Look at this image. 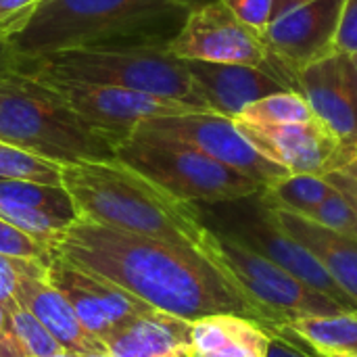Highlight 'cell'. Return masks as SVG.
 <instances>
[{
    "mask_svg": "<svg viewBox=\"0 0 357 357\" xmlns=\"http://www.w3.org/2000/svg\"><path fill=\"white\" fill-rule=\"evenodd\" d=\"M71 264L105 276L146 305L197 322L234 314L270 326L268 314L201 249L107 228L77 218L54 249Z\"/></svg>",
    "mask_w": 357,
    "mask_h": 357,
    "instance_id": "cell-1",
    "label": "cell"
},
{
    "mask_svg": "<svg viewBox=\"0 0 357 357\" xmlns=\"http://www.w3.org/2000/svg\"><path fill=\"white\" fill-rule=\"evenodd\" d=\"M61 182L77 218L203 251L209 226L184 203L117 157L61 165Z\"/></svg>",
    "mask_w": 357,
    "mask_h": 357,
    "instance_id": "cell-2",
    "label": "cell"
},
{
    "mask_svg": "<svg viewBox=\"0 0 357 357\" xmlns=\"http://www.w3.org/2000/svg\"><path fill=\"white\" fill-rule=\"evenodd\" d=\"M190 8L180 0H40L0 40L2 59H36L117 40H165Z\"/></svg>",
    "mask_w": 357,
    "mask_h": 357,
    "instance_id": "cell-3",
    "label": "cell"
},
{
    "mask_svg": "<svg viewBox=\"0 0 357 357\" xmlns=\"http://www.w3.org/2000/svg\"><path fill=\"white\" fill-rule=\"evenodd\" d=\"M8 67L50 84L117 86L211 111L184 59L165 40H117L69 48L36 59H0ZM213 113V111H211Z\"/></svg>",
    "mask_w": 357,
    "mask_h": 357,
    "instance_id": "cell-4",
    "label": "cell"
},
{
    "mask_svg": "<svg viewBox=\"0 0 357 357\" xmlns=\"http://www.w3.org/2000/svg\"><path fill=\"white\" fill-rule=\"evenodd\" d=\"M0 140L59 165L115 157V142L86 123L54 84L2 61Z\"/></svg>",
    "mask_w": 357,
    "mask_h": 357,
    "instance_id": "cell-5",
    "label": "cell"
},
{
    "mask_svg": "<svg viewBox=\"0 0 357 357\" xmlns=\"http://www.w3.org/2000/svg\"><path fill=\"white\" fill-rule=\"evenodd\" d=\"M115 157L176 199L192 205L245 201L264 190L249 176L218 163L180 140L140 126L115 146Z\"/></svg>",
    "mask_w": 357,
    "mask_h": 357,
    "instance_id": "cell-6",
    "label": "cell"
},
{
    "mask_svg": "<svg viewBox=\"0 0 357 357\" xmlns=\"http://www.w3.org/2000/svg\"><path fill=\"white\" fill-rule=\"evenodd\" d=\"M203 251L245 291L251 301L268 314V328L301 316L349 312L335 299L301 282L297 276L226 232L209 228Z\"/></svg>",
    "mask_w": 357,
    "mask_h": 357,
    "instance_id": "cell-7",
    "label": "cell"
},
{
    "mask_svg": "<svg viewBox=\"0 0 357 357\" xmlns=\"http://www.w3.org/2000/svg\"><path fill=\"white\" fill-rule=\"evenodd\" d=\"M169 50L184 61L236 63L276 71L295 88L293 77L272 56L266 40L245 25L222 0H209L192 6L180 29L167 42Z\"/></svg>",
    "mask_w": 357,
    "mask_h": 357,
    "instance_id": "cell-8",
    "label": "cell"
},
{
    "mask_svg": "<svg viewBox=\"0 0 357 357\" xmlns=\"http://www.w3.org/2000/svg\"><path fill=\"white\" fill-rule=\"evenodd\" d=\"M151 132L180 140L203 155L224 163L251 180L259 182L264 188L289 176L284 167L264 157L238 130L232 117H224L211 111H190L172 117H157L140 123Z\"/></svg>",
    "mask_w": 357,
    "mask_h": 357,
    "instance_id": "cell-9",
    "label": "cell"
},
{
    "mask_svg": "<svg viewBox=\"0 0 357 357\" xmlns=\"http://www.w3.org/2000/svg\"><path fill=\"white\" fill-rule=\"evenodd\" d=\"M241 134L289 174L331 176L357 157V146L341 140L318 117L299 123L259 126L234 119Z\"/></svg>",
    "mask_w": 357,
    "mask_h": 357,
    "instance_id": "cell-10",
    "label": "cell"
},
{
    "mask_svg": "<svg viewBox=\"0 0 357 357\" xmlns=\"http://www.w3.org/2000/svg\"><path fill=\"white\" fill-rule=\"evenodd\" d=\"M46 280L69 301L88 333L105 339L128 320L155 310L115 282L88 272L59 253L46 264Z\"/></svg>",
    "mask_w": 357,
    "mask_h": 357,
    "instance_id": "cell-11",
    "label": "cell"
},
{
    "mask_svg": "<svg viewBox=\"0 0 357 357\" xmlns=\"http://www.w3.org/2000/svg\"><path fill=\"white\" fill-rule=\"evenodd\" d=\"M213 230L226 232L243 241L251 249L259 251L261 255H266L268 259H272L274 264L297 276L301 282L335 299L345 310L357 312L356 301L335 282V278L316 259V255L276 222L272 209L259 201V195H257L255 209L241 213L236 220H232L230 228H213Z\"/></svg>",
    "mask_w": 357,
    "mask_h": 357,
    "instance_id": "cell-12",
    "label": "cell"
},
{
    "mask_svg": "<svg viewBox=\"0 0 357 357\" xmlns=\"http://www.w3.org/2000/svg\"><path fill=\"white\" fill-rule=\"evenodd\" d=\"M347 0H310L278 15L264 31L272 56L295 73L337 52V33ZM297 88V86H295Z\"/></svg>",
    "mask_w": 357,
    "mask_h": 357,
    "instance_id": "cell-13",
    "label": "cell"
},
{
    "mask_svg": "<svg viewBox=\"0 0 357 357\" xmlns=\"http://www.w3.org/2000/svg\"><path fill=\"white\" fill-rule=\"evenodd\" d=\"M50 84V82H48ZM77 115L92 128L107 134L115 146L128 138L140 123L157 117H172L197 111L178 100L159 98L146 92L117 88V86H92V84H54Z\"/></svg>",
    "mask_w": 357,
    "mask_h": 357,
    "instance_id": "cell-14",
    "label": "cell"
},
{
    "mask_svg": "<svg viewBox=\"0 0 357 357\" xmlns=\"http://www.w3.org/2000/svg\"><path fill=\"white\" fill-rule=\"evenodd\" d=\"M295 86L322 123L357 146V69L351 54L337 50L297 71Z\"/></svg>",
    "mask_w": 357,
    "mask_h": 357,
    "instance_id": "cell-15",
    "label": "cell"
},
{
    "mask_svg": "<svg viewBox=\"0 0 357 357\" xmlns=\"http://www.w3.org/2000/svg\"><path fill=\"white\" fill-rule=\"evenodd\" d=\"M186 67L201 86L211 111L232 119L247 105L268 94L293 90L284 77L266 67L207 61H186Z\"/></svg>",
    "mask_w": 357,
    "mask_h": 357,
    "instance_id": "cell-16",
    "label": "cell"
},
{
    "mask_svg": "<svg viewBox=\"0 0 357 357\" xmlns=\"http://www.w3.org/2000/svg\"><path fill=\"white\" fill-rule=\"evenodd\" d=\"M17 301L33 318H38V322L63 349L79 356L107 351V345L84 328L69 301L46 280V270L40 274H29L21 280Z\"/></svg>",
    "mask_w": 357,
    "mask_h": 357,
    "instance_id": "cell-17",
    "label": "cell"
},
{
    "mask_svg": "<svg viewBox=\"0 0 357 357\" xmlns=\"http://www.w3.org/2000/svg\"><path fill=\"white\" fill-rule=\"evenodd\" d=\"M190 331L192 322L149 310L115 328L105 345L113 357H169L190 345Z\"/></svg>",
    "mask_w": 357,
    "mask_h": 357,
    "instance_id": "cell-18",
    "label": "cell"
},
{
    "mask_svg": "<svg viewBox=\"0 0 357 357\" xmlns=\"http://www.w3.org/2000/svg\"><path fill=\"white\" fill-rule=\"evenodd\" d=\"M272 213L289 234L316 255L335 282L357 303V241L291 211L272 209Z\"/></svg>",
    "mask_w": 357,
    "mask_h": 357,
    "instance_id": "cell-19",
    "label": "cell"
},
{
    "mask_svg": "<svg viewBox=\"0 0 357 357\" xmlns=\"http://www.w3.org/2000/svg\"><path fill=\"white\" fill-rule=\"evenodd\" d=\"M270 331L255 320L218 314L192 322L190 351L195 357H268Z\"/></svg>",
    "mask_w": 357,
    "mask_h": 357,
    "instance_id": "cell-20",
    "label": "cell"
},
{
    "mask_svg": "<svg viewBox=\"0 0 357 357\" xmlns=\"http://www.w3.org/2000/svg\"><path fill=\"white\" fill-rule=\"evenodd\" d=\"M316 356L357 357V312L301 316L284 324Z\"/></svg>",
    "mask_w": 357,
    "mask_h": 357,
    "instance_id": "cell-21",
    "label": "cell"
},
{
    "mask_svg": "<svg viewBox=\"0 0 357 357\" xmlns=\"http://www.w3.org/2000/svg\"><path fill=\"white\" fill-rule=\"evenodd\" d=\"M335 184L326 176L289 174L259 192V201L272 209L310 215L331 192Z\"/></svg>",
    "mask_w": 357,
    "mask_h": 357,
    "instance_id": "cell-22",
    "label": "cell"
},
{
    "mask_svg": "<svg viewBox=\"0 0 357 357\" xmlns=\"http://www.w3.org/2000/svg\"><path fill=\"white\" fill-rule=\"evenodd\" d=\"M0 201L13 203L21 207H36L50 213H56L61 218H67L71 222L77 220V211L73 205V199L65 190L63 184H44L33 180H10L0 178Z\"/></svg>",
    "mask_w": 357,
    "mask_h": 357,
    "instance_id": "cell-23",
    "label": "cell"
},
{
    "mask_svg": "<svg viewBox=\"0 0 357 357\" xmlns=\"http://www.w3.org/2000/svg\"><path fill=\"white\" fill-rule=\"evenodd\" d=\"M314 111L307 102V98L297 90H282L268 94L251 105H247L238 121L247 123H259V126H282V123H299L314 119Z\"/></svg>",
    "mask_w": 357,
    "mask_h": 357,
    "instance_id": "cell-24",
    "label": "cell"
},
{
    "mask_svg": "<svg viewBox=\"0 0 357 357\" xmlns=\"http://www.w3.org/2000/svg\"><path fill=\"white\" fill-rule=\"evenodd\" d=\"M0 178L33 180L44 184H63L61 165L42 157H36L15 144L0 140Z\"/></svg>",
    "mask_w": 357,
    "mask_h": 357,
    "instance_id": "cell-25",
    "label": "cell"
},
{
    "mask_svg": "<svg viewBox=\"0 0 357 357\" xmlns=\"http://www.w3.org/2000/svg\"><path fill=\"white\" fill-rule=\"evenodd\" d=\"M6 310H8L10 328L15 331L17 339L21 341L27 357H50L63 351V347L56 343V339L38 322V318H33L23 305H19V301Z\"/></svg>",
    "mask_w": 357,
    "mask_h": 357,
    "instance_id": "cell-26",
    "label": "cell"
},
{
    "mask_svg": "<svg viewBox=\"0 0 357 357\" xmlns=\"http://www.w3.org/2000/svg\"><path fill=\"white\" fill-rule=\"evenodd\" d=\"M333 232L357 241V207L347 192L335 186V190L310 213L303 215Z\"/></svg>",
    "mask_w": 357,
    "mask_h": 357,
    "instance_id": "cell-27",
    "label": "cell"
},
{
    "mask_svg": "<svg viewBox=\"0 0 357 357\" xmlns=\"http://www.w3.org/2000/svg\"><path fill=\"white\" fill-rule=\"evenodd\" d=\"M46 270V264L23 259V257H10L0 253V305L13 307L17 303V291L25 276L40 274Z\"/></svg>",
    "mask_w": 357,
    "mask_h": 357,
    "instance_id": "cell-28",
    "label": "cell"
},
{
    "mask_svg": "<svg viewBox=\"0 0 357 357\" xmlns=\"http://www.w3.org/2000/svg\"><path fill=\"white\" fill-rule=\"evenodd\" d=\"M0 253L10 255V257H23V259H33L48 264L52 257V251L8 224L6 220L0 218Z\"/></svg>",
    "mask_w": 357,
    "mask_h": 357,
    "instance_id": "cell-29",
    "label": "cell"
},
{
    "mask_svg": "<svg viewBox=\"0 0 357 357\" xmlns=\"http://www.w3.org/2000/svg\"><path fill=\"white\" fill-rule=\"evenodd\" d=\"M245 25L255 29L261 38L264 31L274 21V2L276 0H222Z\"/></svg>",
    "mask_w": 357,
    "mask_h": 357,
    "instance_id": "cell-30",
    "label": "cell"
},
{
    "mask_svg": "<svg viewBox=\"0 0 357 357\" xmlns=\"http://www.w3.org/2000/svg\"><path fill=\"white\" fill-rule=\"evenodd\" d=\"M268 357H320L284 326H272Z\"/></svg>",
    "mask_w": 357,
    "mask_h": 357,
    "instance_id": "cell-31",
    "label": "cell"
},
{
    "mask_svg": "<svg viewBox=\"0 0 357 357\" xmlns=\"http://www.w3.org/2000/svg\"><path fill=\"white\" fill-rule=\"evenodd\" d=\"M40 0H0V40L15 31Z\"/></svg>",
    "mask_w": 357,
    "mask_h": 357,
    "instance_id": "cell-32",
    "label": "cell"
},
{
    "mask_svg": "<svg viewBox=\"0 0 357 357\" xmlns=\"http://www.w3.org/2000/svg\"><path fill=\"white\" fill-rule=\"evenodd\" d=\"M337 50L354 54L357 52V0H347L337 33Z\"/></svg>",
    "mask_w": 357,
    "mask_h": 357,
    "instance_id": "cell-33",
    "label": "cell"
},
{
    "mask_svg": "<svg viewBox=\"0 0 357 357\" xmlns=\"http://www.w3.org/2000/svg\"><path fill=\"white\" fill-rule=\"evenodd\" d=\"M337 188H341L343 192H347L351 197V201L356 203L357 207V157L341 172H335L331 176H326Z\"/></svg>",
    "mask_w": 357,
    "mask_h": 357,
    "instance_id": "cell-34",
    "label": "cell"
},
{
    "mask_svg": "<svg viewBox=\"0 0 357 357\" xmlns=\"http://www.w3.org/2000/svg\"><path fill=\"white\" fill-rule=\"evenodd\" d=\"M303 2H310V0H276V2H274V19H276L278 15L291 10V8L299 6V4H303Z\"/></svg>",
    "mask_w": 357,
    "mask_h": 357,
    "instance_id": "cell-35",
    "label": "cell"
},
{
    "mask_svg": "<svg viewBox=\"0 0 357 357\" xmlns=\"http://www.w3.org/2000/svg\"><path fill=\"white\" fill-rule=\"evenodd\" d=\"M8 326H10V320H8V310H6L4 305H0V335H2L4 331H8Z\"/></svg>",
    "mask_w": 357,
    "mask_h": 357,
    "instance_id": "cell-36",
    "label": "cell"
},
{
    "mask_svg": "<svg viewBox=\"0 0 357 357\" xmlns=\"http://www.w3.org/2000/svg\"><path fill=\"white\" fill-rule=\"evenodd\" d=\"M169 357H195L192 356V351H190V345L188 347H182V349H178V351H174Z\"/></svg>",
    "mask_w": 357,
    "mask_h": 357,
    "instance_id": "cell-37",
    "label": "cell"
},
{
    "mask_svg": "<svg viewBox=\"0 0 357 357\" xmlns=\"http://www.w3.org/2000/svg\"><path fill=\"white\" fill-rule=\"evenodd\" d=\"M50 357H82L79 354H73V351H67V349H63V351H59V354H54V356Z\"/></svg>",
    "mask_w": 357,
    "mask_h": 357,
    "instance_id": "cell-38",
    "label": "cell"
},
{
    "mask_svg": "<svg viewBox=\"0 0 357 357\" xmlns=\"http://www.w3.org/2000/svg\"><path fill=\"white\" fill-rule=\"evenodd\" d=\"M182 4H186L188 8H192V6H197V4H203V2H209V0H180Z\"/></svg>",
    "mask_w": 357,
    "mask_h": 357,
    "instance_id": "cell-39",
    "label": "cell"
},
{
    "mask_svg": "<svg viewBox=\"0 0 357 357\" xmlns=\"http://www.w3.org/2000/svg\"><path fill=\"white\" fill-rule=\"evenodd\" d=\"M82 357H113L109 351H100V354H88V356H82Z\"/></svg>",
    "mask_w": 357,
    "mask_h": 357,
    "instance_id": "cell-40",
    "label": "cell"
},
{
    "mask_svg": "<svg viewBox=\"0 0 357 357\" xmlns=\"http://www.w3.org/2000/svg\"><path fill=\"white\" fill-rule=\"evenodd\" d=\"M351 59H354V65H356V69H357V52H354V54H351Z\"/></svg>",
    "mask_w": 357,
    "mask_h": 357,
    "instance_id": "cell-41",
    "label": "cell"
}]
</instances>
